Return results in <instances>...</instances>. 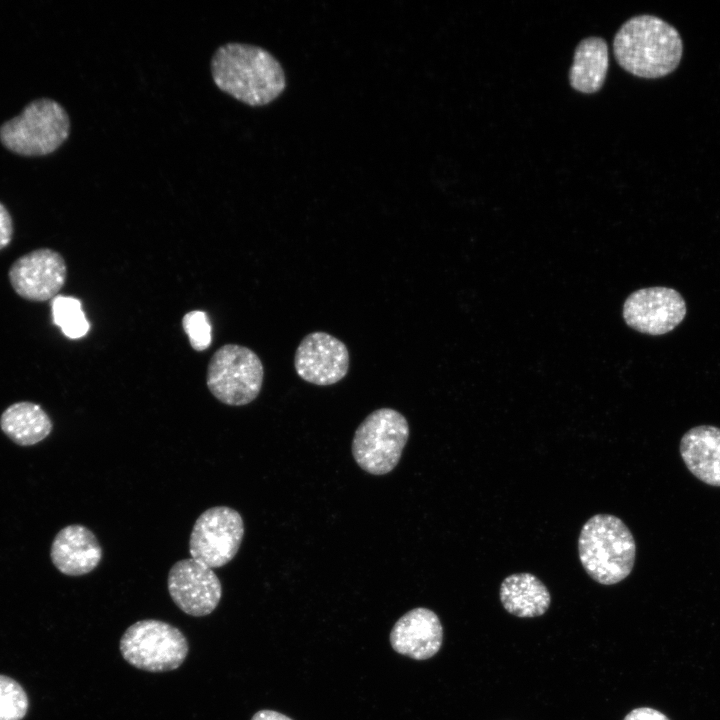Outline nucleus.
I'll use <instances>...</instances> for the list:
<instances>
[{
	"label": "nucleus",
	"mask_w": 720,
	"mask_h": 720,
	"mask_svg": "<svg viewBox=\"0 0 720 720\" xmlns=\"http://www.w3.org/2000/svg\"><path fill=\"white\" fill-rule=\"evenodd\" d=\"M210 66L215 85L249 106L267 105L286 88L282 65L269 51L259 46L226 43L216 49Z\"/></svg>",
	"instance_id": "obj_1"
},
{
	"label": "nucleus",
	"mask_w": 720,
	"mask_h": 720,
	"mask_svg": "<svg viewBox=\"0 0 720 720\" xmlns=\"http://www.w3.org/2000/svg\"><path fill=\"white\" fill-rule=\"evenodd\" d=\"M613 52L618 64L634 76L656 79L672 73L683 54L678 30L654 15H637L617 31Z\"/></svg>",
	"instance_id": "obj_2"
},
{
	"label": "nucleus",
	"mask_w": 720,
	"mask_h": 720,
	"mask_svg": "<svg viewBox=\"0 0 720 720\" xmlns=\"http://www.w3.org/2000/svg\"><path fill=\"white\" fill-rule=\"evenodd\" d=\"M578 555L585 572L594 581L613 585L632 572L636 543L620 518L611 514H596L582 526Z\"/></svg>",
	"instance_id": "obj_3"
},
{
	"label": "nucleus",
	"mask_w": 720,
	"mask_h": 720,
	"mask_svg": "<svg viewBox=\"0 0 720 720\" xmlns=\"http://www.w3.org/2000/svg\"><path fill=\"white\" fill-rule=\"evenodd\" d=\"M70 119L56 101L41 98L0 127L1 143L22 156H44L57 150L68 138Z\"/></svg>",
	"instance_id": "obj_4"
},
{
	"label": "nucleus",
	"mask_w": 720,
	"mask_h": 720,
	"mask_svg": "<svg viewBox=\"0 0 720 720\" xmlns=\"http://www.w3.org/2000/svg\"><path fill=\"white\" fill-rule=\"evenodd\" d=\"M409 437L406 418L392 408L371 412L358 426L352 455L358 466L372 475H384L398 464Z\"/></svg>",
	"instance_id": "obj_5"
},
{
	"label": "nucleus",
	"mask_w": 720,
	"mask_h": 720,
	"mask_svg": "<svg viewBox=\"0 0 720 720\" xmlns=\"http://www.w3.org/2000/svg\"><path fill=\"white\" fill-rule=\"evenodd\" d=\"M119 649L122 657L135 668L166 672L181 666L189 645L178 628L161 620L145 619L126 629Z\"/></svg>",
	"instance_id": "obj_6"
},
{
	"label": "nucleus",
	"mask_w": 720,
	"mask_h": 720,
	"mask_svg": "<svg viewBox=\"0 0 720 720\" xmlns=\"http://www.w3.org/2000/svg\"><path fill=\"white\" fill-rule=\"evenodd\" d=\"M264 368L259 356L250 348L226 344L211 357L206 383L211 394L221 403L243 406L259 395Z\"/></svg>",
	"instance_id": "obj_7"
},
{
	"label": "nucleus",
	"mask_w": 720,
	"mask_h": 720,
	"mask_svg": "<svg viewBox=\"0 0 720 720\" xmlns=\"http://www.w3.org/2000/svg\"><path fill=\"white\" fill-rule=\"evenodd\" d=\"M240 513L228 506L205 510L195 521L189 539L191 558L220 568L237 554L244 536Z\"/></svg>",
	"instance_id": "obj_8"
},
{
	"label": "nucleus",
	"mask_w": 720,
	"mask_h": 720,
	"mask_svg": "<svg viewBox=\"0 0 720 720\" xmlns=\"http://www.w3.org/2000/svg\"><path fill=\"white\" fill-rule=\"evenodd\" d=\"M686 302L669 287H648L631 293L623 305V318L632 329L658 336L674 330L685 318Z\"/></svg>",
	"instance_id": "obj_9"
},
{
	"label": "nucleus",
	"mask_w": 720,
	"mask_h": 720,
	"mask_svg": "<svg viewBox=\"0 0 720 720\" xmlns=\"http://www.w3.org/2000/svg\"><path fill=\"white\" fill-rule=\"evenodd\" d=\"M167 588L177 607L194 617L212 613L222 597V584L213 569L193 558L172 565Z\"/></svg>",
	"instance_id": "obj_10"
},
{
	"label": "nucleus",
	"mask_w": 720,
	"mask_h": 720,
	"mask_svg": "<svg viewBox=\"0 0 720 720\" xmlns=\"http://www.w3.org/2000/svg\"><path fill=\"white\" fill-rule=\"evenodd\" d=\"M9 280L22 298L43 302L56 297L64 286L67 266L62 255L42 248L18 258L9 269Z\"/></svg>",
	"instance_id": "obj_11"
},
{
	"label": "nucleus",
	"mask_w": 720,
	"mask_h": 720,
	"mask_svg": "<svg viewBox=\"0 0 720 720\" xmlns=\"http://www.w3.org/2000/svg\"><path fill=\"white\" fill-rule=\"evenodd\" d=\"M347 346L335 336L322 331L307 334L299 343L294 357L298 376L304 381L327 386L341 381L349 369Z\"/></svg>",
	"instance_id": "obj_12"
},
{
	"label": "nucleus",
	"mask_w": 720,
	"mask_h": 720,
	"mask_svg": "<svg viewBox=\"0 0 720 720\" xmlns=\"http://www.w3.org/2000/svg\"><path fill=\"white\" fill-rule=\"evenodd\" d=\"M443 628L435 612L418 607L400 617L390 632L392 648L416 660L433 657L441 648Z\"/></svg>",
	"instance_id": "obj_13"
},
{
	"label": "nucleus",
	"mask_w": 720,
	"mask_h": 720,
	"mask_svg": "<svg viewBox=\"0 0 720 720\" xmlns=\"http://www.w3.org/2000/svg\"><path fill=\"white\" fill-rule=\"evenodd\" d=\"M50 557L53 565L67 576H81L101 562L103 550L96 535L87 527L71 524L54 537Z\"/></svg>",
	"instance_id": "obj_14"
},
{
	"label": "nucleus",
	"mask_w": 720,
	"mask_h": 720,
	"mask_svg": "<svg viewBox=\"0 0 720 720\" xmlns=\"http://www.w3.org/2000/svg\"><path fill=\"white\" fill-rule=\"evenodd\" d=\"M687 469L705 484L720 487V428L699 425L682 436L679 445Z\"/></svg>",
	"instance_id": "obj_15"
},
{
	"label": "nucleus",
	"mask_w": 720,
	"mask_h": 720,
	"mask_svg": "<svg viewBox=\"0 0 720 720\" xmlns=\"http://www.w3.org/2000/svg\"><path fill=\"white\" fill-rule=\"evenodd\" d=\"M500 601L504 609L517 617L543 615L550 606L551 596L545 584L531 573H515L501 583Z\"/></svg>",
	"instance_id": "obj_16"
},
{
	"label": "nucleus",
	"mask_w": 720,
	"mask_h": 720,
	"mask_svg": "<svg viewBox=\"0 0 720 720\" xmlns=\"http://www.w3.org/2000/svg\"><path fill=\"white\" fill-rule=\"evenodd\" d=\"M609 53L599 37L583 39L576 47L569 70V82L576 91L590 94L599 91L606 79Z\"/></svg>",
	"instance_id": "obj_17"
},
{
	"label": "nucleus",
	"mask_w": 720,
	"mask_h": 720,
	"mask_svg": "<svg viewBox=\"0 0 720 720\" xmlns=\"http://www.w3.org/2000/svg\"><path fill=\"white\" fill-rule=\"evenodd\" d=\"M0 427L15 444L32 446L50 435L53 424L41 406L22 401L8 406L3 411Z\"/></svg>",
	"instance_id": "obj_18"
},
{
	"label": "nucleus",
	"mask_w": 720,
	"mask_h": 720,
	"mask_svg": "<svg viewBox=\"0 0 720 720\" xmlns=\"http://www.w3.org/2000/svg\"><path fill=\"white\" fill-rule=\"evenodd\" d=\"M51 307L54 323L66 337L78 339L87 334L90 325L78 299L59 295L52 299Z\"/></svg>",
	"instance_id": "obj_19"
},
{
	"label": "nucleus",
	"mask_w": 720,
	"mask_h": 720,
	"mask_svg": "<svg viewBox=\"0 0 720 720\" xmlns=\"http://www.w3.org/2000/svg\"><path fill=\"white\" fill-rule=\"evenodd\" d=\"M28 709V698L14 679L0 675V720H21Z\"/></svg>",
	"instance_id": "obj_20"
},
{
	"label": "nucleus",
	"mask_w": 720,
	"mask_h": 720,
	"mask_svg": "<svg viewBox=\"0 0 720 720\" xmlns=\"http://www.w3.org/2000/svg\"><path fill=\"white\" fill-rule=\"evenodd\" d=\"M184 331L191 347L198 352L206 350L211 343V325L204 311L193 310L182 319Z\"/></svg>",
	"instance_id": "obj_21"
},
{
	"label": "nucleus",
	"mask_w": 720,
	"mask_h": 720,
	"mask_svg": "<svg viewBox=\"0 0 720 720\" xmlns=\"http://www.w3.org/2000/svg\"><path fill=\"white\" fill-rule=\"evenodd\" d=\"M13 236V222L6 207L0 203V250L8 246Z\"/></svg>",
	"instance_id": "obj_22"
},
{
	"label": "nucleus",
	"mask_w": 720,
	"mask_h": 720,
	"mask_svg": "<svg viewBox=\"0 0 720 720\" xmlns=\"http://www.w3.org/2000/svg\"><path fill=\"white\" fill-rule=\"evenodd\" d=\"M624 720H669V718L655 709L641 707L632 710Z\"/></svg>",
	"instance_id": "obj_23"
},
{
	"label": "nucleus",
	"mask_w": 720,
	"mask_h": 720,
	"mask_svg": "<svg viewBox=\"0 0 720 720\" xmlns=\"http://www.w3.org/2000/svg\"><path fill=\"white\" fill-rule=\"evenodd\" d=\"M251 720H292L288 716L274 710H259L251 718Z\"/></svg>",
	"instance_id": "obj_24"
}]
</instances>
